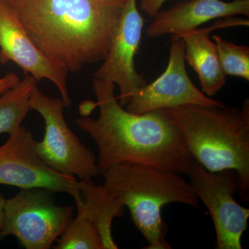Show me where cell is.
I'll list each match as a JSON object with an SVG mask.
<instances>
[{
	"label": "cell",
	"mask_w": 249,
	"mask_h": 249,
	"mask_svg": "<svg viewBox=\"0 0 249 249\" xmlns=\"http://www.w3.org/2000/svg\"><path fill=\"white\" fill-rule=\"evenodd\" d=\"M114 88L112 82L94 78L93 89L99 116L76 121L97 145L101 175L120 163L187 175L194 158L176 126L160 109L142 114L124 109L114 95Z\"/></svg>",
	"instance_id": "6da1fadb"
},
{
	"label": "cell",
	"mask_w": 249,
	"mask_h": 249,
	"mask_svg": "<svg viewBox=\"0 0 249 249\" xmlns=\"http://www.w3.org/2000/svg\"><path fill=\"white\" fill-rule=\"evenodd\" d=\"M49 58L76 72L109 52L126 0H7Z\"/></svg>",
	"instance_id": "7a4b0ae2"
},
{
	"label": "cell",
	"mask_w": 249,
	"mask_h": 249,
	"mask_svg": "<svg viewBox=\"0 0 249 249\" xmlns=\"http://www.w3.org/2000/svg\"><path fill=\"white\" fill-rule=\"evenodd\" d=\"M180 131L194 160L209 170H234L249 201V101L242 109L186 104L160 109Z\"/></svg>",
	"instance_id": "3957f363"
},
{
	"label": "cell",
	"mask_w": 249,
	"mask_h": 249,
	"mask_svg": "<svg viewBox=\"0 0 249 249\" xmlns=\"http://www.w3.org/2000/svg\"><path fill=\"white\" fill-rule=\"evenodd\" d=\"M107 191L127 206L134 224L148 242L145 249H170L161 209L182 203L199 209V199L181 174L130 163L111 165L102 174Z\"/></svg>",
	"instance_id": "277c9868"
},
{
	"label": "cell",
	"mask_w": 249,
	"mask_h": 249,
	"mask_svg": "<svg viewBox=\"0 0 249 249\" xmlns=\"http://www.w3.org/2000/svg\"><path fill=\"white\" fill-rule=\"evenodd\" d=\"M54 192L42 188L20 189L5 199L0 237L14 235L27 249H49L73 219V206L55 204Z\"/></svg>",
	"instance_id": "5b68a950"
},
{
	"label": "cell",
	"mask_w": 249,
	"mask_h": 249,
	"mask_svg": "<svg viewBox=\"0 0 249 249\" xmlns=\"http://www.w3.org/2000/svg\"><path fill=\"white\" fill-rule=\"evenodd\" d=\"M65 103L62 98H52L36 86L31 93V110L43 118L44 138L36 142V151L42 161L55 171L89 180L101 175L96 157L69 127L64 116Z\"/></svg>",
	"instance_id": "8992f818"
},
{
	"label": "cell",
	"mask_w": 249,
	"mask_h": 249,
	"mask_svg": "<svg viewBox=\"0 0 249 249\" xmlns=\"http://www.w3.org/2000/svg\"><path fill=\"white\" fill-rule=\"evenodd\" d=\"M189 185L213 221L217 249H242L241 238L247 230L249 209L234 199L240 179L234 170L209 172L194 160L188 173Z\"/></svg>",
	"instance_id": "52a82bcc"
},
{
	"label": "cell",
	"mask_w": 249,
	"mask_h": 249,
	"mask_svg": "<svg viewBox=\"0 0 249 249\" xmlns=\"http://www.w3.org/2000/svg\"><path fill=\"white\" fill-rule=\"evenodd\" d=\"M36 142L32 132L21 126L0 145V184L66 193L74 200L81 197L79 181L46 165L36 151Z\"/></svg>",
	"instance_id": "ba28073f"
},
{
	"label": "cell",
	"mask_w": 249,
	"mask_h": 249,
	"mask_svg": "<svg viewBox=\"0 0 249 249\" xmlns=\"http://www.w3.org/2000/svg\"><path fill=\"white\" fill-rule=\"evenodd\" d=\"M186 104L225 106L206 96L191 81L186 71L184 42L181 37L172 36L166 70L155 81L137 90L126 110L142 114Z\"/></svg>",
	"instance_id": "9c48e42d"
},
{
	"label": "cell",
	"mask_w": 249,
	"mask_h": 249,
	"mask_svg": "<svg viewBox=\"0 0 249 249\" xmlns=\"http://www.w3.org/2000/svg\"><path fill=\"white\" fill-rule=\"evenodd\" d=\"M11 61L37 82L50 80L58 88L65 107L72 105L67 87L69 71L42 53L31 40L11 5L0 0V63Z\"/></svg>",
	"instance_id": "30bf717a"
},
{
	"label": "cell",
	"mask_w": 249,
	"mask_h": 249,
	"mask_svg": "<svg viewBox=\"0 0 249 249\" xmlns=\"http://www.w3.org/2000/svg\"><path fill=\"white\" fill-rule=\"evenodd\" d=\"M144 19L137 0H126L109 52L93 78L109 80L120 89L121 106L127 105L139 88L146 84L134 65L142 42Z\"/></svg>",
	"instance_id": "8fae6325"
},
{
	"label": "cell",
	"mask_w": 249,
	"mask_h": 249,
	"mask_svg": "<svg viewBox=\"0 0 249 249\" xmlns=\"http://www.w3.org/2000/svg\"><path fill=\"white\" fill-rule=\"evenodd\" d=\"M237 15L249 17V0H185L170 9L160 10L145 34L150 38L166 35L179 37L213 19Z\"/></svg>",
	"instance_id": "7c38bea8"
},
{
	"label": "cell",
	"mask_w": 249,
	"mask_h": 249,
	"mask_svg": "<svg viewBox=\"0 0 249 249\" xmlns=\"http://www.w3.org/2000/svg\"><path fill=\"white\" fill-rule=\"evenodd\" d=\"M228 18L209 27L196 28L179 36L185 44V60L197 73L201 90L209 97L220 91L227 78L221 67L215 43L210 39V33L223 27L249 25V19Z\"/></svg>",
	"instance_id": "4fadbf2b"
},
{
	"label": "cell",
	"mask_w": 249,
	"mask_h": 249,
	"mask_svg": "<svg viewBox=\"0 0 249 249\" xmlns=\"http://www.w3.org/2000/svg\"><path fill=\"white\" fill-rule=\"evenodd\" d=\"M83 199L76 203L78 213L84 214L97 228L105 249H118L111 234L114 218L121 217L124 206L104 186L89 180H79Z\"/></svg>",
	"instance_id": "5bb4252c"
},
{
	"label": "cell",
	"mask_w": 249,
	"mask_h": 249,
	"mask_svg": "<svg viewBox=\"0 0 249 249\" xmlns=\"http://www.w3.org/2000/svg\"><path fill=\"white\" fill-rule=\"evenodd\" d=\"M37 81L25 75L14 88L0 94V134L10 135L20 128L30 108L31 93Z\"/></svg>",
	"instance_id": "9a60e30c"
},
{
	"label": "cell",
	"mask_w": 249,
	"mask_h": 249,
	"mask_svg": "<svg viewBox=\"0 0 249 249\" xmlns=\"http://www.w3.org/2000/svg\"><path fill=\"white\" fill-rule=\"evenodd\" d=\"M55 249H105L102 239L91 221L78 213L60 236Z\"/></svg>",
	"instance_id": "2e32d148"
},
{
	"label": "cell",
	"mask_w": 249,
	"mask_h": 249,
	"mask_svg": "<svg viewBox=\"0 0 249 249\" xmlns=\"http://www.w3.org/2000/svg\"><path fill=\"white\" fill-rule=\"evenodd\" d=\"M223 72L226 76L249 80V47L235 45L218 36H213Z\"/></svg>",
	"instance_id": "e0dca14e"
},
{
	"label": "cell",
	"mask_w": 249,
	"mask_h": 249,
	"mask_svg": "<svg viewBox=\"0 0 249 249\" xmlns=\"http://www.w3.org/2000/svg\"><path fill=\"white\" fill-rule=\"evenodd\" d=\"M166 0H139L140 9L150 17L154 18Z\"/></svg>",
	"instance_id": "ac0fdd59"
},
{
	"label": "cell",
	"mask_w": 249,
	"mask_h": 249,
	"mask_svg": "<svg viewBox=\"0 0 249 249\" xmlns=\"http://www.w3.org/2000/svg\"><path fill=\"white\" fill-rule=\"evenodd\" d=\"M19 80V76L14 73H8L6 76L0 78V94L14 88Z\"/></svg>",
	"instance_id": "d6986e66"
},
{
	"label": "cell",
	"mask_w": 249,
	"mask_h": 249,
	"mask_svg": "<svg viewBox=\"0 0 249 249\" xmlns=\"http://www.w3.org/2000/svg\"><path fill=\"white\" fill-rule=\"evenodd\" d=\"M5 198L2 195L0 194V232L2 229L3 222H4V206Z\"/></svg>",
	"instance_id": "ffe728a7"
}]
</instances>
